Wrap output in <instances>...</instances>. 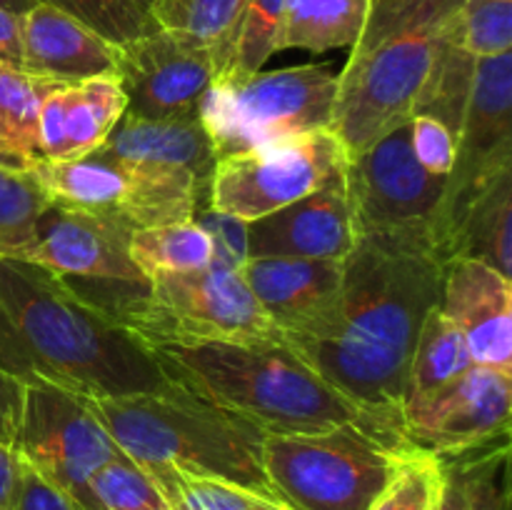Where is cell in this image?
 <instances>
[{
    "label": "cell",
    "mask_w": 512,
    "mask_h": 510,
    "mask_svg": "<svg viewBox=\"0 0 512 510\" xmlns=\"http://www.w3.org/2000/svg\"><path fill=\"white\" fill-rule=\"evenodd\" d=\"M95 153L128 185L130 230L193 220L208 205L215 153L200 120H145L125 113Z\"/></svg>",
    "instance_id": "cell-8"
},
{
    "label": "cell",
    "mask_w": 512,
    "mask_h": 510,
    "mask_svg": "<svg viewBox=\"0 0 512 510\" xmlns=\"http://www.w3.org/2000/svg\"><path fill=\"white\" fill-rule=\"evenodd\" d=\"M63 125V150L58 160H75L103 148L108 135L128 110L120 80L105 78L63 83L55 88Z\"/></svg>",
    "instance_id": "cell-23"
},
{
    "label": "cell",
    "mask_w": 512,
    "mask_h": 510,
    "mask_svg": "<svg viewBox=\"0 0 512 510\" xmlns=\"http://www.w3.org/2000/svg\"><path fill=\"white\" fill-rule=\"evenodd\" d=\"M463 0H370L363 30L338 73L330 130L348 160L413 118L415 100Z\"/></svg>",
    "instance_id": "cell-4"
},
{
    "label": "cell",
    "mask_w": 512,
    "mask_h": 510,
    "mask_svg": "<svg viewBox=\"0 0 512 510\" xmlns=\"http://www.w3.org/2000/svg\"><path fill=\"white\" fill-rule=\"evenodd\" d=\"M40 3L65 10L113 45L128 43V40L155 28L148 18L130 8L125 0H40Z\"/></svg>",
    "instance_id": "cell-36"
},
{
    "label": "cell",
    "mask_w": 512,
    "mask_h": 510,
    "mask_svg": "<svg viewBox=\"0 0 512 510\" xmlns=\"http://www.w3.org/2000/svg\"><path fill=\"white\" fill-rule=\"evenodd\" d=\"M20 460V458H18ZM8 510H85L83 505L75 503L70 495L55 488L53 483L35 473L28 463L20 460L18 468V483H15L13 500H10Z\"/></svg>",
    "instance_id": "cell-40"
},
{
    "label": "cell",
    "mask_w": 512,
    "mask_h": 510,
    "mask_svg": "<svg viewBox=\"0 0 512 510\" xmlns=\"http://www.w3.org/2000/svg\"><path fill=\"white\" fill-rule=\"evenodd\" d=\"M15 455L85 510H103L90 478L120 453L85 398L50 383L23 385Z\"/></svg>",
    "instance_id": "cell-12"
},
{
    "label": "cell",
    "mask_w": 512,
    "mask_h": 510,
    "mask_svg": "<svg viewBox=\"0 0 512 510\" xmlns=\"http://www.w3.org/2000/svg\"><path fill=\"white\" fill-rule=\"evenodd\" d=\"M28 173L43 190L48 205L105 215L128 225L123 218L128 198L123 173L98 153L75 160L38 158L28 165Z\"/></svg>",
    "instance_id": "cell-21"
},
{
    "label": "cell",
    "mask_w": 512,
    "mask_h": 510,
    "mask_svg": "<svg viewBox=\"0 0 512 510\" xmlns=\"http://www.w3.org/2000/svg\"><path fill=\"white\" fill-rule=\"evenodd\" d=\"M0 370L23 385L50 383L80 398L170 388L153 350L60 275L0 258Z\"/></svg>",
    "instance_id": "cell-2"
},
{
    "label": "cell",
    "mask_w": 512,
    "mask_h": 510,
    "mask_svg": "<svg viewBox=\"0 0 512 510\" xmlns=\"http://www.w3.org/2000/svg\"><path fill=\"white\" fill-rule=\"evenodd\" d=\"M85 403L113 443L148 473L180 470L278 500L263 468L265 433L250 420L173 385Z\"/></svg>",
    "instance_id": "cell-5"
},
{
    "label": "cell",
    "mask_w": 512,
    "mask_h": 510,
    "mask_svg": "<svg viewBox=\"0 0 512 510\" xmlns=\"http://www.w3.org/2000/svg\"><path fill=\"white\" fill-rule=\"evenodd\" d=\"M128 225L105 215L48 205L38 220L35 243L23 260L50 273L85 283L148 285L130 258Z\"/></svg>",
    "instance_id": "cell-16"
},
{
    "label": "cell",
    "mask_w": 512,
    "mask_h": 510,
    "mask_svg": "<svg viewBox=\"0 0 512 510\" xmlns=\"http://www.w3.org/2000/svg\"><path fill=\"white\" fill-rule=\"evenodd\" d=\"M470 365H473V358H470L463 333L440 310V305H435L425 315L423 328L418 333L413 360H410L408 383H405L403 405L428 398L435 390L458 378L460 373H465Z\"/></svg>",
    "instance_id": "cell-25"
},
{
    "label": "cell",
    "mask_w": 512,
    "mask_h": 510,
    "mask_svg": "<svg viewBox=\"0 0 512 510\" xmlns=\"http://www.w3.org/2000/svg\"><path fill=\"white\" fill-rule=\"evenodd\" d=\"M218 73L208 45L153 28L128 43L115 45V78L128 110L145 120H195L200 98Z\"/></svg>",
    "instance_id": "cell-15"
},
{
    "label": "cell",
    "mask_w": 512,
    "mask_h": 510,
    "mask_svg": "<svg viewBox=\"0 0 512 510\" xmlns=\"http://www.w3.org/2000/svg\"><path fill=\"white\" fill-rule=\"evenodd\" d=\"M418 453L353 425L263 438L265 475L290 510H370Z\"/></svg>",
    "instance_id": "cell-7"
},
{
    "label": "cell",
    "mask_w": 512,
    "mask_h": 510,
    "mask_svg": "<svg viewBox=\"0 0 512 510\" xmlns=\"http://www.w3.org/2000/svg\"><path fill=\"white\" fill-rule=\"evenodd\" d=\"M408 130L415 160L428 173L438 175V178H448L455 163L458 138L440 120L430 118V115H413L408 123Z\"/></svg>",
    "instance_id": "cell-39"
},
{
    "label": "cell",
    "mask_w": 512,
    "mask_h": 510,
    "mask_svg": "<svg viewBox=\"0 0 512 510\" xmlns=\"http://www.w3.org/2000/svg\"><path fill=\"white\" fill-rule=\"evenodd\" d=\"M23 410V383L0 370V443L13 448Z\"/></svg>",
    "instance_id": "cell-41"
},
{
    "label": "cell",
    "mask_w": 512,
    "mask_h": 510,
    "mask_svg": "<svg viewBox=\"0 0 512 510\" xmlns=\"http://www.w3.org/2000/svg\"><path fill=\"white\" fill-rule=\"evenodd\" d=\"M153 358L173 388L240 415L263 433H323L353 425L385 443L413 448L403 413L348 398L285 343L165 345L153 350Z\"/></svg>",
    "instance_id": "cell-3"
},
{
    "label": "cell",
    "mask_w": 512,
    "mask_h": 510,
    "mask_svg": "<svg viewBox=\"0 0 512 510\" xmlns=\"http://www.w3.org/2000/svg\"><path fill=\"white\" fill-rule=\"evenodd\" d=\"M148 475L163 490L170 510H290L278 500L263 498L238 485L195 478L180 470H150Z\"/></svg>",
    "instance_id": "cell-32"
},
{
    "label": "cell",
    "mask_w": 512,
    "mask_h": 510,
    "mask_svg": "<svg viewBox=\"0 0 512 510\" xmlns=\"http://www.w3.org/2000/svg\"><path fill=\"white\" fill-rule=\"evenodd\" d=\"M245 3L248 0H160L150 20L155 23V28L188 35V38L213 48L220 73L230 33L238 23Z\"/></svg>",
    "instance_id": "cell-29"
},
{
    "label": "cell",
    "mask_w": 512,
    "mask_h": 510,
    "mask_svg": "<svg viewBox=\"0 0 512 510\" xmlns=\"http://www.w3.org/2000/svg\"><path fill=\"white\" fill-rule=\"evenodd\" d=\"M510 410L512 370L473 363L433 395L403 405L405 438L438 460L463 458L508 440Z\"/></svg>",
    "instance_id": "cell-14"
},
{
    "label": "cell",
    "mask_w": 512,
    "mask_h": 510,
    "mask_svg": "<svg viewBox=\"0 0 512 510\" xmlns=\"http://www.w3.org/2000/svg\"><path fill=\"white\" fill-rule=\"evenodd\" d=\"M193 220L208 233L213 245V263L230 270H243V265L248 263V223L235 215L220 213L210 205L200 208Z\"/></svg>",
    "instance_id": "cell-38"
},
{
    "label": "cell",
    "mask_w": 512,
    "mask_h": 510,
    "mask_svg": "<svg viewBox=\"0 0 512 510\" xmlns=\"http://www.w3.org/2000/svg\"><path fill=\"white\" fill-rule=\"evenodd\" d=\"M510 443L493 445L455 460H440L463 480L470 510H510L508 488Z\"/></svg>",
    "instance_id": "cell-35"
},
{
    "label": "cell",
    "mask_w": 512,
    "mask_h": 510,
    "mask_svg": "<svg viewBox=\"0 0 512 510\" xmlns=\"http://www.w3.org/2000/svg\"><path fill=\"white\" fill-rule=\"evenodd\" d=\"M370 0H288L280 25V50L350 48L363 30Z\"/></svg>",
    "instance_id": "cell-24"
},
{
    "label": "cell",
    "mask_w": 512,
    "mask_h": 510,
    "mask_svg": "<svg viewBox=\"0 0 512 510\" xmlns=\"http://www.w3.org/2000/svg\"><path fill=\"white\" fill-rule=\"evenodd\" d=\"M353 248L355 233L343 173L315 193L248 223V260H345Z\"/></svg>",
    "instance_id": "cell-17"
},
{
    "label": "cell",
    "mask_w": 512,
    "mask_h": 510,
    "mask_svg": "<svg viewBox=\"0 0 512 510\" xmlns=\"http://www.w3.org/2000/svg\"><path fill=\"white\" fill-rule=\"evenodd\" d=\"M338 73L333 63H310L215 75L198 108L215 160L330 128Z\"/></svg>",
    "instance_id": "cell-9"
},
{
    "label": "cell",
    "mask_w": 512,
    "mask_h": 510,
    "mask_svg": "<svg viewBox=\"0 0 512 510\" xmlns=\"http://www.w3.org/2000/svg\"><path fill=\"white\" fill-rule=\"evenodd\" d=\"M240 275L285 343L328 318L343 285V260L250 258Z\"/></svg>",
    "instance_id": "cell-19"
},
{
    "label": "cell",
    "mask_w": 512,
    "mask_h": 510,
    "mask_svg": "<svg viewBox=\"0 0 512 510\" xmlns=\"http://www.w3.org/2000/svg\"><path fill=\"white\" fill-rule=\"evenodd\" d=\"M348 153L330 128L215 160L210 208L253 223L338 178Z\"/></svg>",
    "instance_id": "cell-11"
},
{
    "label": "cell",
    "mask_w": 512,
    "mask_h": 510,
    "mask_svg": "<svg viewBox=\"0 0 512 510\" xmlns=\"http://www.w3.org/2000/svg\"><path fill=\"white\" fill-rule=\"evenodd\" d=\"M453 40L478 60L512 53V0H463Z\"/></svg>",
    "instance_id": "cell-34"
},
{
    "label": "cell",
    "mask_w": 512,
    "mask_h": 510,
    "mask_svg": "<svg viewBox=\"0 0 512 510\" xmlns=\"http://www.w3.org/2000/svg\"><path fill=\"white\" fill-rule=\"evenodd\" d=\"M440 310L463 333L473 363L512 370V283L493 265L455 258L443 270Z\"/></svg>",
    "instance_id": "cell-18"
},
{
    "label": "cell",
    "mask_w": 512,
    "mask_h": 510,
    "mask_svg": "<svg viewBox=\"0 0 512 510\" xmlns=\"http://www.w3.org/2000/svg\"><path fill=\"white\" fill-rule=\"evenodd\" d=\"M0 63L20 68V15L0 8Z\"/></svg>",
    "instance_id": "cell-42"
},
{
    "label": "cell",
    "mask_w": 512,
    "mask_h": 510,
    "mask_svg": "<svg viewBox=\"0 0 512 510\" xmlns=\"http://www.w3.org/2000/svg\"><path fill=\"white\" fill-rule=\"evenodd\" d=\"M475 63H478V58L465 53L455 43L453 28H450L448 38L440 43L438 53H435L433 68L425 78L423 90L415 100L413 115H430V118L440 120L458 138L460 123H463L465 108H468L470 90H473Z\"/></svg>",
    "instance_id": "cell-28"
},
{
    "label": "cell",
    "mask_w": 512,
    "mask_h": 510,
    "mask_svg": "<svg viewBox=\"0 0 512 510\" xmlns=\"http://www.w3.org/2000/svg\"><path fill=\"white\" fill-rule=\"evenodd\" d=\"M288 0H248L230 33L220 73H258L278 53L280 25ZM218 73V75H220Z\"/></svg>",
    "instance_id": "cell-31"
},
{
    "label": "cell",
    "mask_w": 512,
    "mask_h": 510,
    "mask_svg": "<svg viewBox=\"0 0 512 510\" xmlns=\"http://www.w3.org/2000/svg\"><path fill=\"white\" fill-rule=\"evenodd\" d=\"M40 0H0V8L10 10V13L15 15H23L25 10H30L33 5H38Z\"/></svg>",
    "instance_id": "cell-45"
},
{
    "label": "cell",
    "mask_w": 512,
    "mask_h": 510,
    "mask_svg": "<svg viewBox=\"0 0 512 510\" xmlns=\"http://www.w3.org/2000/svg\"><path fill=\"white\" fill-rule=\"evenodd\" d=\"M125 3H128L130 8L138 10V13L143 15V18H148V20H150V15H153L155 5H158L160 0H125ZM150 23H153V20H150ZM153 25H155V23H153Z\"/></svg>",
    "instance_id": "cell-46"
},
{
    "label": "cell",
    "mask_w": 512,
    "mask_h": 510,
    "mask_svg": "<svg viewBox=\"0 0 512 510\" xmlns=\"http://www.w3.org/2000/svg\"><path fill=\"white\" fill-rule=\"evenodd\" d=\"M443 270L433 255L358 240L328 318L285 345L348 398L403 413L410 360L425 315L440 303Z\"/></svg>",
    "instance_id": "cell-1"
},
{
    "label": "cell",
    "mask_w": 512,
    "mask_h": 510,
    "mask_svg": "<svg viewBox=\"0 0 512 510\" xmlns=\"http://www.w3.org/2000/svg\"><path fill=\"white\" fill-rule=\"evenodd\" d=\"M0 165H3V168H13V170H18V168H15L13 160H10L8 150H5V145H3V133H0Z\"/></svg>",
    "instance_id": "cell-47"
},
{
    "label": "cell",
    "mask_w": 512,
    "mask_h": 510,
    "mask_svg": "<svg viewBox=\"0 0 512 510\" xmlns=\"http://www.w3.org/2000/svg\"><path fill=\"white\" fill-rule=\"evenodd\" d=\"M20 68L58 83L115 78V45L65 10L38 3L20 15Z\"/></svg>",
    "instance_id": "cell-20"
},
{
    "label": "cell",
    "mask_w": 512,
    "mask_h": 510,
    "mask_svg": "<svg viewBox=\"0 0 512 510\" xmlns=\"http://www.w3.org/2000/svg\"><path fill=\"white\" fill-rule=\"evenodd\" d=\"M508 170H512V53H503L475 63L455 163L433 218L435 258L458 215Z\"/></svg>",
    "instance_id": "cell-13"
},
{
    "label": "cell",
    "mask_w": 512,
    "mask_h": 510,
    "mask_svg": "<svg viewBox=\"0 0 512 510\" xmlns=\"http://www.w3.org/2000/svg\"><path fill=\"white\" fill-rule=\"evenodd\" d=\"M45 208L48 200L28 170L0 165V258H25Z\"/></svg>",
    "instance_id": "cell-30"
},
{
    "label": "cell",
    "mask_w": 512,
    "mask_h": 510,
    "mask_svg": "<svg viewBox=\"0 0 512 510\" xmlns=\"http://www.w3.org/2000/svg\"><path fill=\"white\" fill-rule=\"evenodd\" d=\"M128 248L135 268L145 280L160 273H183L213 263L208 233L195 220L133 230Z\"/></svg>",
    "instance_id": "cell-27"
},
{
    "label": "cell",
    "mask_w": 512,
    "mask_h": 510,
    "mask_svg": "<svg viewBox=\"0 0 512 510\" xmlns=\"http://www.w3.org/2000/svg\"><path fill=\"white\" fill-rule=\"evenodd\" d=\"M18 468L20 460L15 455L13 448L0 443V510L10 508V500H13L15 483H18Z\"/></svg>",
    "instance_id": "cell-44"
},
{
    "label": "cell",
    "mask_w": 512,
    "mask_h": 510,
    "mask_svg": "<svg viewBox=\"0 0 512 510\" xmlns=\"http://www.w3.org/2000/svg\"><path fill=\"white\" fill-rule=\"evenodd\" d=\"M90 490L103 510H170L158 483L123 450L95 470Z\"/></svg>",
    "instance_id": "cell-33"
},
{
    "label": "cell",
    "mask_w": 512,
    "mask_h": 510,
    "mask_svg": "<svg viewBox=\"0 0 512 510\" xmlns=\"http://www.w3.org/2000/svg\"><path fill=\"white\" fill-rule=\"evenodd\" d=\"M433 510H470L463 480H460L458 473L450 470L448 465H443V485H440V493L438 498H435Z\"/></svg>",
    "instance_id": "cell-43"
},
{
    "label": "cell",
    "mask_w": 512,
    "mask_h": 510,
    "mask_svg": "<svg viewBox=\"0 0 512 510\" xmlns=\"http://www.w3.org/2000/svg\"><path fill=\"white\" fill-rule=\"evenodd\" d=\"M443 485V465L428 453H418L403 465L370 510H433Z\"/></svg>",
    "instance_id": "cell-37"
},
{
    "label": "cell",
    "mask_w": 512,
    "mask_h": 510,
    "mask_svg": "<svg viewBox=\"0 0 512 510\" xmlns=\"http://www.w3.org/2000/svg\"><path fill=\"white\" fill-rule=\"evenodd\" d=\"M455 258H473L512 275V170L500 175L450 225L440 243L438 260L448 265Z\"/></svg>",
    "instance_id": "cell-22"
},
{
    "label": "cell",
    "mask_w": 512,
    "mask_h": 510,
    "mask_svg": "<svg viewBox=\"0 0 512 510\" xmlns=\"http://www.w3.org/2000/svg\"><path fill=\"white\" fill-rule=\"evenodd\" d=\"M55 85H60L58 80L33 75L18 65L0 63V133L18 170H28V165L40 158V103Z\"/></svg>",
    "instance_id": "cell-26"
},
{
    "label": "cell",
    "mask_w": 512,
    "mask_h": 510,
    "mask_svg": "<svg viewBox=\"0 0 512 510\" xmlns=\"http://www.w3.org/2000/svg\"><path fill=\"white\" fill-rule=\"evenodd\" d=\"M355 243L433 255V218L445 178L415 160L408 125L348 160L343 170ZM438 260V258H435Z\"/></svg>",
    "instance_id": "cell-10"
},
{
    "label": "cell",
    "mask_w": 512,
    "mask_h": 510,
    "mask_svg": "<svg viewBox=\"0 0 512 510\" xmlns=\"http://www.w3.org/2000/svg\"><path fill=\"white\" fill-rule=\"evenodd\" d=\"M148 350L165 345L283 343L240 270L210 263L183 273H160L148 285L68 280Z\"/></svg>",
    "instance_id": "cell-6"
}]
</instances>
